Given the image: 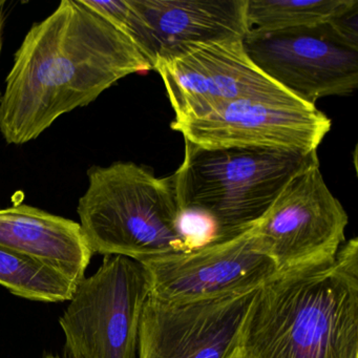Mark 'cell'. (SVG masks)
Instances as JSON below:
<instances>
[{
    "label": "cell",
    "mask_w": 358,
    "mask_h": 358,
    "mask_svg": "<svg viewBox=\"0 0 358 358\" xmlns=\"http://www.w3.org/2000/svg\"><path fill=\"white\" fill-rule=\"evenodd\" d=\"M234 358H245L244 356H243L242 352H238V354H236V356H234Z\"/></svg>",
    "instance_id": "cell-17"
},
{
    "label": "cell",
    "mask_w": 358,
    "mask_h": 358,
    "mask_svg": "<svg viewBox=\"0 0 358 358\" xmlns=\"http://www.w3.org/2000/svg\"><path fill=\"white\" fill-rule=\"evenodd\" d=\"M252 228L231 238H213L189 250L141 262L150 278V294L182 303L257 290L278 270L257 246Z\"/></svg>",
    "instance_id": "cell-9"
},
{
    "label": "cell",
    "mask_w": 358,
    "mask_h": 358,
    "mask_svg": "<svg viewBox=\"0 0 358 358\" xmlns=\"http://www.w3.org/2000/svg\"><path fill=\"white\" fill-rule=\"evenodd\" d=\"M79 199L81 229L94 253L141 262L194 248L183 229L173 176L134 162L92 166Z\"/></svg>",
    "instance_id": "cell-4"
},
{
    "label": "cell",
    "mask_w": 358,
    "mask_h": 358,
    "mask_svg": "<svg viewBox=\"0 0 358 358\" xmlns=\"http://www.w3.org/2000/svg\"><path fill=\"white\" fill-rule=\"evenodd\" d=\"M3 7L5 1L0 0V52H1V45H3Z\"/></svg>",
    "instance_id": "cell-16"
},
{
    "label": "cell",
    "mask_w": 358,
    "mask_h": 358,
    "mask_svg": "<svg viewBox=\"0 0 358 358\" xmlns=\"http://www.w3.org/2000/svg\"><path fill=\"white\" fill-rule=\"evenodd\" d=\"M0 247L51 268L78 285L94 252L80 224L36 207L0 209Z\"/></svg>",
    "instance_id": "cell-13"
},
{
    "label": "cell",
    "mask_w": 358,
    "mask_h": 358,
    "mask_svg": "<svg viewBox=\"0 0 358 358\" xmlns=\"http://www.w3.org/2000/svg\"><path fill=\"white\" fill-rule=\"evenodd\" d=\"M257 290L182 303L150 294L140 322L138 358H234Z\"/></svg>",
    "instance_id": "cell-11"
},
{
    "label": "cell",
    "mask_w": 358,
    "mask_h": 358,
    "mask_svg": "<svg viewBox=\"0 0 358 358\" xmlns=\"http://www.w3.org/2000/svg\"><path fill=\"white\" fill-rule=\"evenodd\" d=\"M184 140L202 148H259L317 152L330 119L299 100L242 99L201 118L171 123Z\"/></svg>",
    "instance_id": "cell-10"
},
{
    "label": "cell",
    "mask_w": 358,
    "mask_h": 358,
    "mask_svg": "<svg viewBox=\"0 0 358 358\" xmlns=\"http://www.w3.org/2000/svg\"><path fill=\"white\" fill-rule=\"evenodd\" d=\"M152 70L135 43L83 0H64L33 24L14 56L0 133L8 144L29 143L121 79Z\"/></svg>",
    "instance_id": "cell-1"
},
{
    "label": "cell",
    "mask_w": 358,
    "mask_h": 358,
    "mask_svg": "<svg viewBox=\"0 0 358 358\" xmlns=\"http://www.w3.org/2000/svg\"><path fill=\"white\" fill-rule=\"evenodd\" d=\"M243 43L264 75L303 103L316 106L320 98L357 89L358 41L332 20L288 30H250Z\"/></svg>",
    "instance_id": "cell-6"
},
{
    "label": "cell",
    "mask_w": 358,
    "mask_h": 358,
    "mask_svg": "<svg viewBox=\"0 0 358 358\" xmlns=\"http://www.w3.org/2000/svg\"><path fill=\"white\" fill-rule=\"evenodd\" d=\"M150 294L145 268L106 255L76 286L59 320L70 358H138L140 322Z\"/></svg>",
    "instance_id": "cell-5"
},
{
    "label": "cell",
    "mask_w": 358,
    "mask_h": 358,
    "mask_svg": "<svg viewBox=\"0 0 358 358\" xmlns=\"http://www.w3.org/2000/svg\"><path fill=\"white\" fill-rule=\"evenodd\" d=\"M0 99H1V93H0Z\"/></svg>",
    "instance_id": "cell-19"
},
{
    "label": "cell",
    "mask_w": 358,
    "mask_h": 358,
    "mask_svg": "<svg viewBox=\"0 0 358 358\" xmlns=\"http://www.w3.org/2000/svg\"><path fill=\"white\" fill-rule=\"evenodd\" d=\"M243 41L189 45L155 64L154 71L162 78L175 112V121L201 118L236 100H299L255 66Z\"/></svg>",
    "instance_id": "cell-8"
},
{
    "label": "cell",
    "mask_w": 358,
    "mask_h": 358,
    "mask_svg": "<svg viewBox=\"0 0 358 358\" xmlns=\"http://www.w3.org/2000/svg\"><path fill=\"white\" fill-rule=\"evenodd\" d=\"M348 221L318 163L287 184L252 232L280 273L334 259L345 242Z\"/></svg>",
    "instance_id": "cell-7"
},
{
    "label": "cell",
    "mask_w": 358,
    "mask_h": 358,
    "mask_svg": "<svg viewBox=\"0 0 358 358\" xmlns=\"http://www.w3.org/2000/svg\"><path fill=\"white\" fill-rule=\"evenodd\" d=\"M318 163L317 152L202 148L185 140L173 186L184 215L208 221L213 238H231L255 227L287 184Z\"/></svg>",
    "instance_id": "cell-3"
},
{
    "label": "cell",
    "mask_w": 358,
    "mask_h": 358,
    "mask_svg": "<svg viewBox=\"0 0 358 358\" xmlns=\"http://www.w3.org/2000/svg\"><path fill=\"white\" fill-rule=\"evenodd\" d=\"M247 0H127L114 20L152 64L189 45L248 34Z\"/></svg>",
    "instance_id": "cell-12"
},
{
    "label": "cell",
    "mask_w": 358,
    "mask_h": 358,
    "mask_svg": "<svg viewBox=\"0 0 358 358\" xmlns=\"http://www.w3.org/2000/svg\"><path fill=\"white\" fill-rule=\"evenodd\" d=\"M43 358H62V357H60V356H56V355H49V356H45V357H43Z\"/></svg>",
    "instance_id": "cell-18"
},
{
    "label": "cell",
    "mask_w": 358,
    "mask_h": 358,
    "mask_svg": "<svg viewBox=\"0 0 358 358\" xmlns=\"http://www.w3.org/2000/svg\"><path fill=\"white\" fill-rule=\"evenodd\" d=\"M357 0H247L250 30L280 31L324 24Z\"/></svg>",
    "instance_id": "cell-14"
},
{
    "label": "cell",
    "mask_w": 358,
    "mask_h": 358,
    "mask_svg": "<svg viewBox=\"0 0 358 358\" xmlns=\"http://www.w3.org/2000/svg\"><path fill=\"white\" fill-rule=\"evenodd\" d=\"M0 285L16 296L45 303L71 301L77 285L51 268L0 247Z\"/></svg>",
    "instance_id": "cell-15"
},
{
    "label": "cell",
    "mask_w": 358,
    "mask_h": 358,
    "mask_svg": "<svg viewBox=\"0 0 358 358\" xmlns=\"http://www.w3.org/2000/svg\"><path fill=\"white\" fill-rule=\"evenodd\" d=\"M245 358H358V240L334 259L280 272L253 297Z\"/></svg>",
    "instance_id": "cell-2"
}]
</instances>
